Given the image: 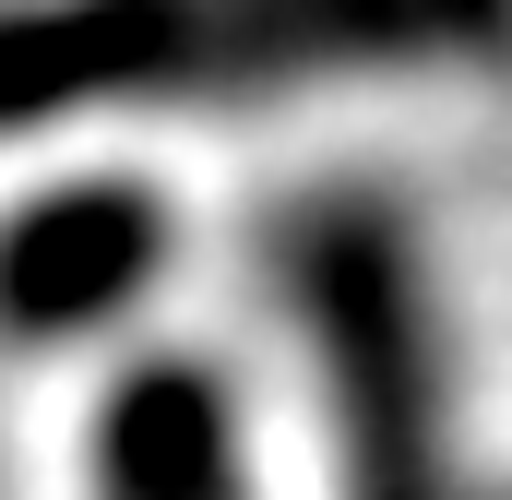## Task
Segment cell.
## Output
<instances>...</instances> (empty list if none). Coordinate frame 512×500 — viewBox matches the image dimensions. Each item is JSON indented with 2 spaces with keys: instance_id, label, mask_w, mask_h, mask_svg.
Wrapping results in <instances>:
<instances>
[{
  "instance_id": "cell-1",
  "label": "cell",
  "mask_w": 512,
  "mask_h": 500,
  "mask_svg": "<svg viewBox=\"0 0 512 500\" xmlns=\"http://www.w3.org/2000/svg\"><path fill=\"white\" fill-rule=\"evenodd\" d=\"M298 334L334 417V489L346 500H453L441 453V381H429V310H417V250L382 203H310L286 227Z\"/></svg>"
},
{
  "instance_id": "cell-2",
  "label": "cell",
  "mask_w": 512,
  "mask_h": 500,
  "mask_svg": "<svg viewBox=\"0 0 512 500\" xmlns=\"http://www.w3.org/2000/svg\"><path fill=\"white\" fill-rule=\"evenodd\" d=\"M155 262H167V203H155V191H131V179L36 191V203L0 227V334L72 346V334L120 322L131 298L155 286Z\"/></svg>"
},
{
  "instance_id": "cell-3",
  "label": "cell",
  "mask_w": 512,
  "mask_h": 500,
  "mask_svg": "<svg viewBox=\"0 0 512 500\" xmlns=\"http://www.w3.org/2000/svg\"><path fill=\"white\" fill-rule=\"evenodd\" d=\"M239 72V24L203 12H12L0 24V131H48L72 108H120Z\"/></svg>"
},
{
  "instance_id": "cell-4",
  "label": "cell",
  "mask_w": 512,
  "mask_h": 500,
  "mask_svg": "<svg viewBox=\"0 0 512 500\" xmlns=\"http://www.w3.org/2000/svg\"><path fill=\"white\" fill-rule=\"evenodd\" d=\"M96 500H251L239 417L203 358H143L96 417Z\"/></svg>"
}]
</instances>
